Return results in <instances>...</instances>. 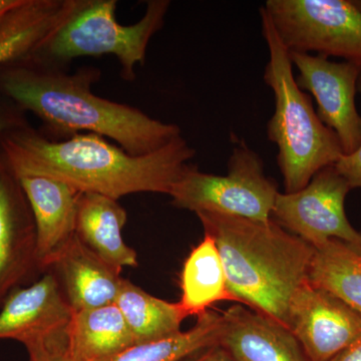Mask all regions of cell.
Returning a JSON list of instances; mask_svg holds the SVG:
<instances>
[{
  "mask_svg": "<svg viewBox=\"0 0 361 361\" xmlns=\"http://www.w3.org/2000/svg\"><path fill=\"white\" fill-rule=\"evenodd\" d=\"M25 114L18 104L0 94V135L30 125Z\"/></svg>",
  "mask_w": 361,
  "mask_h": 361,
  "instance_id": "obj_25",
  "label": "cell"
},
{
  "mask_svg": "<svg viewBox=\"0 0 361 361\" xmlns=\"http://www.w3.org/2000/svg\"><path fill=\"white\" fill-rule=\"evenodd\" d=\"M219 250L237 304L287 327L289 306L308 281L314 247L272 219L198 213ZM288 329V327H287Z\"/></svg>",
  "mask_w": 361,
  "mask_h": 361,
  "instance_id": "obj_3",
  "label": "cell"
},
{
  "mask_svg": "<svg viewBox=\"0 0 361 361\" xmlns=\"http://www.w3.org/2000/svg\"><path fill=\"white\" fill-rule=\"evenodd\" d=\"M218 344L236 361H311L290 329L242 304L222 312Z\"/></svg>",
  "mask_w": 361,
  "mask_h": 361,
  "instance_id": "obj_13",
  "label": "cell"
},
{
  "mask_svg": "<svg viewBox=\"0 0 361 361\" xmlns=\"http://www.w3.org/2000/svg\"><path fill=\"white\" fill-rule=\"evenodd\" d=\"M182 361H236L219 344L197 351Z\"/></svg>",
  "mask_w": 361,
  "mask_h": 361,
  "instance_id": "obj_26",
  "label": "cell"
},
{
  "mask_svg": "<svg viewBox=\"0 0 361 361\" xmlns=\"http://www.w3.org/2000/svg\"><path fill=\"white\" fill-rule=\"evenodd\" d=\"M128 214L118 200L96 193H80L75 235L90 250L116 269L137 266V252L125 243Z\"/></svg>",
  "mask_w": 361,
  "mask_h": 361,
  "instance_id": "obj_17",
  "label": "cell"
},
{
  "mask_svg": "<svg viewBox=\"0 0 361 361\" xmlns=\"http://www.w3.org/2000/svg\"><path fill=\"white\" fill-rule=\"evenodd\" d=\"M18 179L32 208L37 260L44 273L75 235L80 192L61 180L42 176H20Z\"/></svg>",
  "mask_w": 361,
  "mask_h": 361,
  "instance_id": "obj_14",
  "label": "cell"
},
{
  "mask_svg": "<svg viewBox=\"0 0 361 361\" xmlns=\"http://www.w3.org/2000/svg\"><path fill=\"white\" fill-rule=\"evenodd\" d=\"M42 274L32 208L0 145V308L16 289Z\"/></svg>",
  "mask_w": 361,
  "mask_h": 361,
  "instance_id": "obj_10",
  "label": "cell"
},
{
  "mask_svg": "<svg viewBox=\"0 0 361 361\" xmlns=\"http://www.w3.org/2000/svg\"><path fill=\"white\" fill-rule=\"evenodd\" d=\"M287 327L311 361H330L360 338L361 316L308 280L292 299Z\"/></svg>",
  "mask_w": 361,
  "mask_h": 361,
  "instance_id": "obj_11",
  "label": "cell"
},
{
  "mask_svg": "<svg viewBox=\"0 0 361 361\" xmlns=\"http://www.w3.org/2000/svg\"><path fill=\"white\" fill-rule=\"evenodd\" d=\"M47 270L58 280L73 312L115 304L125 279L122 271L90 250L77 235Z\"/></svg>",
  "mask_w": 361,
  "mask_h": 361,
  "instance_id": "obj_15",
  "label": "cell"
},
{
  "mask_svg": "<svg viewBox=\"0 0 361 361\" xmlns=\"http://www.w3.org/2000/svg\"><path fill=\"white\" fill-rule=\"evenodd\" d=\"M63 66L35 54L1 66L0 94L37 116L54 137L96 134L134 156L153 153L182 135L176 123L97 96L92 90L101 78L97 68L68 73Z\"/></svg>",
  "mask_w": 361,
  "mask_h": 361,
  "instance_id": "obj_1",
  "label": "cell"
},
{
  "mask_svg": "<svg viewBox=\"0 0 361 361\" xmlns=\"http://www.w3.org/2000/svg\"><path fill=\"white\" fill-rule=\"evenodd\" d=\"M262 7L288 51L361 68V11L353 0H267Z\"/></svg>",
  "mask_w": 361,
  "mask_h": 361,
  "instance_id": "obj_7",
  "label": "cell"
},
{
  "mask_svg": "<svg viewBox=\"0 0 361 361\" xmlns=\"http://www.w3.org/2000/svg\"><path fill=\"white\" fill-rule=\"evenodd\" d=\"M23 345L27 351L28 361H77L68 349L66 329L30 339Z\"/></svg>",
  "mask_w": 361,
  "mask_h": 361,
  "instance_id": "obj_23",
  "label": "cell"
},
{
  "mask_svg": "<svg viewBox=\"0 0 361 361\" xmlns=\"http://www.w3.org/2000/svg\"><path fill=\"white\" fill-rule=\"evenodd\" d=\"M353 1H355L356 6H357L358 8L361 11V0H353Z\"/></svg>",
  "mask_w": 361,
  "mask_h": 361,
  "instance_id": "obj_29",
  "label": "cell"
},
{
  "mask_svg": "<svg viewBox=\"0 0 361 361\" xmlns=\"http://www.w3.org/2000/svg\"><path fill=\"white\" fill-rule=\"evenodd\" d=\"M180 287L179 304L187 317H198L222 301L236 302L228 286L219 250L210 235L204 234L188 255L180 271Z\"/></svg>",
  "mask_w": 361,
  "mask_h": 361,
  "instance_id": "obj_19",
  "label": "cell"
},
{
  "mask_svg": "<svg viewBox=\"0 0 361 361\" xmlns=\"http://www.w3.org/2000/svg\"><path fill=\"white\" fill-rule=\"evenodd\" d=\"M358 90L361 92V75L358 82ZM334 167L348 180L351 189L361 188V144L353 153L342 156Z\"/></svg>",
  "mask_w": 361,
  "mask_h": 361,
  "instance_id": "obj_24",
  "label": "cell"
},
{
  "mask_svg": "<svg viewBox=\"0 0 361 361\" xmlns=\"http://www.w3.org/2000/svg\"><path fill=\"white\" fill-rule=\"evenodd\" d=\"M90 0H23L0 27V68L37 54Z\"/></svg>",
  "mask_w": 361,
  "mask_h": 361,
  "instance_id": "obj_16",
  "label": "cell"
},
{
  "mask_svg": "<svg viewBox=\"0 0 361 361\" xmlns=\"http://www.w3.org/2000/svg\"><path fill=\"white\" fill-rule=\"evenodd\" d=\"M116 0H90L37 54L63 65L82 56L113 54L121 77L134 80L135 66L144 65L149 42L163 27L171 2L148 1L145 16L132 25L116 21Z\"/></svg>",
  "mask_w": 361,
  "mask_h": 361,
  "instance_id": "obj_5",
  "label": "cell"
},
{
  "mask_svg": "<svg viewBox=\"0 0 361 361\" xmlns=\"http://www.w3.org/2000/svg\"><path fill=\"white\" fill-rule=\"evenodd\" d=\"M115 304L129 326L135 344L147 343L182 331L187 318L179 302H169L123 279Z\"/></svg>",
  "mask_w": 361,
  "mask_h": 361,
  "instance_id": "obj_20",
  "label": "cell"
},
{
  "mask_svg": "<svg viewBox=\"0 0 361 361\" xmlns=\"http://www.w3.org/2000/svg\"><path fill=\"white\" fill-rule=\"evenodd\" d=\"M289 54L292 65L299 71L297 85L314 97L316 113L338 137L343 155L353 153L361 144V116L355 103L361 68L318 54Z\"/></svg>",
  "mask_w": 361,
  "mask_h": 361,
  "instance_id": "obj_9",
  "label": "cell"
},
{
  "mask_svg": "<svg viewBox=\"0 0 361 361\" xmlns=\"http://www.w3.org/2000/svg\"><path fill=\"white\" fill-rule=\"evenodd\" d=\"M330 361H361V337Z\"/></svg>",
  "mask_w": 361,
  "mask_h": 361,
  "instance_id": "obj_27",
  "label": "cell"
},
{
  "mask_svg": "<svg viewBox=\"0 0 361 361\" xmlns=\"http://www.w3.org/2000/svg\"><path fill=\"white\" fill-rule=\"evenodd\" d=\"M66 339L77 361H106L135 345L116 304L75 311L66 327Z\"/></svg>",
  "mask_w": 361,
  "mask_h": 361,
  "instance_id": "obj_18",
  "label": "cell"
},
{
  "mask_svg": "<svg viewBox=\"0 0 361 361\" xmlns=\"http://www.w3.org/2000/svg\"><path fill=\"white\" fill-rule=\"evenodd\" d=\"M23 0H0V27L13 9L20 6Z\"/></svg>",
  "mask_w": 361,
  "mask_h": 361,
  "instance_id": "obj_28",
  "label": "cell"
},
{
  "mask_svg": "<svg viewBox=\"0 0 361 361\" xmlns=\"http://www.w3.org/2000/svg\"><path fill=\"white\" fill-rule=\"evenodd\" d=\"M311 284L330 292L361 316V253L341 240L314 247Z\"/></svg>",
  "mask_w": 361,
  "mask_h": 361,
  "instance_id": "obj_21",
  "label": "cell"
},
{
  "mask_svg": "<svg viewBox=\"0 0 361 361\" xmlns=\"http://www.w3.org/2000/svg\"><path fill=\"white\" fill-rule=\"evenodd\" d=\"M278 194L276 183L265 174L261 157L245 142L236 140L227 174H208L190 164L169 196L173 205L195 214L269 222Z\"/></svg>",
  "mask_w": 361,
  "mask_h": 361,
  "instance_id": "obj_6",
  "label": "cell"
},
{
  "mask_svg": "<svg viewBox=\"0 0 361 361\" xmlns=\"http://www.w3.org/2000/svg\"><path fill=\"white\" fill-rule=\"evenodd\" d=\"M16 174L61 180L80 193L118 199L135 193L170 194L195 149L180 135L167 146L134 156L96 134L51 139L30 125L0 135Z\"/></svg>",
  "mask_w": 361,
  "mask_h": 361,
  "instance_id": "obj_2",
  "label": "cell"
},
{
  "mask_svg": "<svg viewBox=\"0 0 361 361\" xmlns=\"http://www.w3.org/2000/svg\"><path fill=\"white\" fill-rule=\"evenodd\" d=\"M350 190L334 165L329 166L299 191L279 192L271 219L311 246L337 239L361 253V233L350 224L345 213Z\"/></svg>",
  "mask_w": 361,
  "mask_h": 361,
  "instance_id": "obj_8",
  "label": "cell"
},
{
  "mask_svg": "<svg viewBox=\"0 0 361 361\" xmlns=\"http://www.w3.org/2000/svg\"><path fill=\"white\" fill-rule=\"evenodd\" d=\"M73 310L58 280L45 271L30 286L16 289L0 308V339L25 343L66 329Z\"/></svg>",
  "mask_w": 361,
  "mask_h": 361,
  "instance_id": "obj_12",
  "label": "cell"
},
{
  "mask_svg": "<svg viewBox=\"0 0 361 361\" xmlns=\"http://www.w3.org/2000/svg\"><path fill=\"white\" fill-rule=\"evenodd\" d=\"M260 18L269 51L264 82L275 99L267 135L278 148L277 163L285 193H293L305 187L323 168L336 165L343 152L334 130L322 122L313 109L310 97L297 85L288 49L262 6Z\"/></svg>",
  "mask_w": 361,
  "mask_h": 361,
  "instance_id": "obj_4",
  "label": "cell"
},
{
  "mask_svg": "<svg viewBox=\"0 0 361 361\" xmlns=\"http://www.w3.org/2000/svg\"><path fill=\"white\" fill-rule=\"evenodd\" d=\"M222 329V313L206 311L199 315L192 329L173 336L135 344L106 361H182L197 351L215 345Z\"/></svg>",
  "mask_w": 361,
  "mask_h": 361,
  "instance_id": "obj_22",
  "label": "cell"
}]
</instances>
